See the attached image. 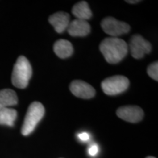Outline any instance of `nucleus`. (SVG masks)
I'll return each instance as SVG.
<instances>
[{"instance_id":"f257e3e1","label":"nucleus","mask_w":158,"mask_h":158,"mask_svg":"<svg viewBox=\"0 0 158 158\" xmlns=\"http://www.w3.org/2000/svg\"><path fill=\"white\" fill-rule=\"evenodd\" d=\"M100 50L106 62L110 64H116L121 62L128 51L127 44L118 37H107L102 41Z\"/></svg>"},{"instance_id":"f03ea898","label":"nucleus","mask_w":158,"mask_h":158,"mask_svg":"<svg viewBox=\"0 0 158 158\" xmlns=\"http://www.w3.org/2000/svg\"><path fill=\"white\" fill-rule=\"evenodd\" d=\"M32 75V69L29 60L23 56H20L13 68L12 83L15 87L24 89L28 86Z\"/></svg>"},{"instance_id":"7ed1b4c3","label":"nucleus","mask_w":158,"mask_h":158,"mask_svg":"<svg viewBox=\"0 0 158 158\" xmlns=\"http://www.w3.org/2000/svg\"><path fill=\"white\" fill-rule=\"evenodd\" d=\"M45 114V108L40 102H33L29 106L24 121L21 128L23 135H29L34 131L37 124L42 119Z\"/></svg>"},{"instance_id":"20e7f679","label":"nucleus","mask_w":158,"mask_h":158,"mask_svg":"<svg viewBox=\"0 0 158 158\" xmlns=\"http://www.w3.org/2000/svg\"><path fill=\"white\" fill-rule=\"evenodd\" d=\"M130 81L123 76H114L106 78L101 83V87L107 95H116L127 89Z\"/></svg>"},{"instance_id":"39448f33","label":"nucleus","mask_w":158,"mask_h":158,"mask_svg":"<svg viewBox=\"0 0 158 158\" xmlns=\"http://www.w3.org/2000/svg\"><path fill=\"white\" fill-rule=\"evenodd\" d=\"M101 27L106 34L112 37H118L120 35L129 32L130 30L129 24L113 17H107L102 19Z\"/></svg>"},{"instance_id":"423d86ee","label":"nucleus","mask_w":158,"mask_h":158,"mask_svg":"<svg viewBox=\"0 0 158 158\" xmlns=\"http://www.w3.org/2000/svg\"><path fill=\"white\" fill-rule=\"evenodd\" d=\"M129 47L131 55L137 59L143 58L152 50L150 43L140 35H135L130 38Z\"/></svg>"},{"instance_id":"0eeeda50","label":"nucleus","mask_w":158,"mask_h":158,"mask_svg":"<svg viewBox=\"0 0 158 158\" xmlns=\"http://www.w3.org/2000/svg\"><path fill=\"white\" fill-rule=\"evenodd\" d=\"M116 115L124 121L137 123L141 121L143 117V111L141 108L135 106H127L118 108Z\"/></svg>"},{"instance_id":"6e6552de","label":"nucleus","mask_w":158,"mask_h":158,"mask_svg":"<svg viewBox=\"0 0 158 158\" xmlns=\"http://www.w3.org/2000/svg\"><path fill=\"white\" fill-rule=\"evenodd\" d=\"M70 90L77 98L90 99L95 95V89L88 83L81 80H75L70 85Z\"/></svg>"},{"instance_id":"1a4fd4ad","label":"nucleus","mask_w":158,"mask_h":158,"mask_svg":"<svg viewBox=\"0 0 158 158\" xmlns=\"http://www.w3.org/2000/svg\"><path fill=\"white\" fill-rule=\"evenodd\" d=\"M91 27L86 21L75 19L69 23L68 32L72 37H85L89 34Z\"/></svg>"},{"instance_id":"9d476101","label":"nucleus","mask_w":158,"mask_h":158,"mask_svg":"<svg viewBox=\"0 0 158 158\" xmlns=\"http://www.w3.org/2000/svg\"><path fill=\"white\" fill-rule=\"evenodd\" d=\"M48 22L56 32L62 33L68 29L70 23V15L64 12H58L48 18Z\"/></svg>"},{"instance_id":"9b49d317","label":"nucleus","mask_w":158,"mask_h":158,"mask_svg":"<svg viewBox=\"0 0 158 158\" xmlns=\"http://www.w3.org/2000/svg\"><path fill=\"white\" fill-rule=\"evenodd\" d=\"M54 51L59 58L65 59L73 54V47L70 41L66 40H59L54 43Z\"/></svg>"},{"instance_id":"f8f14e48","label":"nucleus","mask_w":158,"mask_h":158,"mask_svg":"<svg viewBox=\"0 0 158 158\" xmlns=\"http://www.w3.org/2000/svg\"><path fill=\"white\" fill-rule=\"evenodd\" d=\"M18 103V97L15 91L5 89L0 90V110L15 106Z\"/></svg>"},{"instance_id":"ddd939ff","label":"nucleus","mask_w":158,"mask_h":158,"mask_svg":"<svg viewBox=\"0 0 158 158\" xmlns=\"http://www.w3.org/2000/svg\"><path fill=\"white\" fill-rule=\"evenodd\" d=\"M72 13L77 19L84 20V21H86L92 16V13L89 7L88 3L85 1L76 3L73 7Z\"/></svg>"},{"instance_id":"4468645a","label":"nucleus","mask_w":158,"mask_h":158,"mask_svg":"<svg viewBox=\"0 0 158 158\" xmlns=\"http://www.w3.org/2000/svg\"><path fill=\"white\" fill-rule=\"evenodd\" d=\"M17 118V111L13 108H5L0 110V124L13 127Z\"/></svg>"},{"instance_id":"2eb2a0df","label":"nucleus","mask_w":158,"mask_h":158,"mask_svg":"<svg viewBox=\"0 0 158 158\" xmlns=\"http://www.w3.org/2000/svg\"><path fill=\"white\" fill-rule=\"evenodd\" d=\"M147 73L152 78L158 81V62H154L149 64L147 68Z\"/></svg>"},{"instance_id":"dca6fc26","label":"nucleus","mask_w":158,"mask_h":158,"mask_svg":"<svg viewBox=\"0 0 158 158\" xmlns=\"http://www.w3.org/2000/svg\"><path fill=\"white\" fill-rule=\"evenodd\" d=\"M98 152V147L96 144H94V145L91 146L89 149V154L91 156H95Z\"/></svg>"},{"instance_id":"f3484780","label":"nucleus","mask_w":158,"mask_h":158,"mask_svg":"<svg viewBox=\"0 0 158 158\" xmlns=\"http://www.w3.org/2000/svg\"><path fill=\"white\" fill-rule=\"evenodd\" d=\"M78 138L82 141H86L89 139V135L87 133H81L78 134Z\"/></svg>"},{"instance_id":"a211bd4d","label":"nucleus","mask_w":158,"mask_h":158,"mask_svg":"<svg viewBox=\"0 0 158 158\" xmlns=\"http://www.w3.org/2000/svg\"><path fill=\"white\" fill-rule=\"evenodd\" d=\"M127 3H130V4H135V3H138L140 2L141 1H138V0H135V1H126Z\"/></svg>"},{"instance_id":"6ab92c4d","label":"nucleus","mask_w":158,"mask_h":158,"mask_svg":"<svg viewBox=\"0 0 158 158\" xmlns=\"http://www.w3.org/2000/svg\"><path fill=\"white\" fill-rule=\"evenodd\" d=\"M147 158H155V157H151V156H149V157H147Z\"/></svg>"}]
</instances>
